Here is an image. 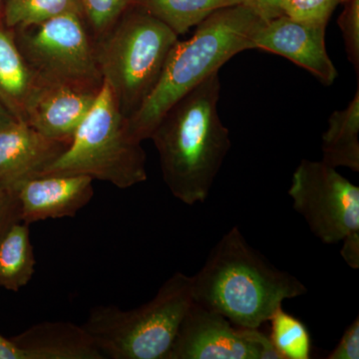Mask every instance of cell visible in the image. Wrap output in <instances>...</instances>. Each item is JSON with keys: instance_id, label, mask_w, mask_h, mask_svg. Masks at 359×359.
<instances>
[{"instance_id": "26", "label": "cell", "mask_w": 359, "mask_h": 359, "mask_svg": "<svg viewBox=\"0 0 359 359\" xmlns=\"http://www.w3.org/2000/svg\"><path fill=\"white\" fill-rule=\"evenodd\" d=\"M340 255L351 269L359 268V231L342 240Z\"/></svg>"}, {"instance_id": "29", "label": "cell", "mask_w": 359, "mask_h": 359, "mask_svg": "<svg viewBox=\"0 0 359 359\" xmlns=\"http://www.w3.org/2000/svg\"><path fill=\"white\" fill-rule=\"evenodd\" d=\"M18 121L15 117L8 110L6 106L0 102V129L13 124V123Z\"/></svg>"}, {"instance_id": "8", "label": "cell", "mask_w": 359, "mask_h": 359, "mask_svg": "<svg viewBox=\"0 0 359 359\" xmlns=\"http://www.w3.org/2000/svg\"><path fill=\"white\" fill-rule=\"evenodd\" d=\"M289 195L316 238L325 245L359 231V187L323 161L302 160Z\"/></svg>"}, {"instance_id": "21", "label": "cell", "mask_w": 359, "mask_h": 359, "mask_svg": "<svg viewBox=\"0 0 359 359\" xmlns=\"http://www.w3.org/2000/svg\"><path fill=\"white\" fill-rule=\"evenodd\" d=\"M344 0H283V13L302 22L327 25L335 8Z\"/></svg>"}, {"instance_id": "14", "label": "cell", "mask_w": 359, "mask_h": 359, "mask_svg": "<svg viewBox=\"0 0 359 359\" xmlns=\"http://www.w3.org/2000/svg\"><path fill=\"white\" fill-rule=\"evenodd\" d=\"M11 339L26 359H105L84 327L69 321L37 323Z\"/></svg>"}, {"instance_id": "3", "label": "cell", "mask_w": 359, "mask_h": 359, "mask_svg": "<svg viewBox=\"0 0 359 359\" xmlns=\"http://www.w3.org/2000/svg\"><path fill=\"white\" fill-rule=\"evenodd\" d=\"M266 21L241 4L219 9L197 26L195 34L174 45L162 74L139 110L127 119L130 135L150 139L161 118L177 101L238 53L254 49V37Z\"/></svg>"}, {"instance_id": "5", "label": "cell", "mask_w": 359, "mask_h": 359, "mask_svg": "<svg viewBox=\"0 0 359 359\" xmlns=\"http://www.w3.org/2000/svg\"><path fill=\"white\" fill-rule=\"evenodd\" d=\"M47 174L85 175L119 189L147 181L145 151L130 135L127 119L104 80L67 147L40 175Z\"/></svg>"}, {"instance_id": "16", "label": "cell", "mask_w": 359, "mask_h": 359, "mask_svg": "<svg viewBox=\"0 0 359 359\" xmlns=\"http://www.w3.org/2000/svg\"><path fill=\"white\" fill-rule=\"evenodd\" d=\"M323 161L359 172V87L344 109L334 111L323 135Z\"/></svg>"}, {"instance_id": "12", "label": "cell", "mask_w": 359, "mask_h": 359, "mask_svg": "<svg viewBox=\"0 0 359 359\" xmlns=\"http://www.w3.org/2000/svg\"><path fill=\"white\" fill-rule=\"evenodd\" d=\"M98 90L39 81L26 103L23 121L48 138L70 141Z\"/></svg>"}, {"instance_id": "30", "label": "cell", "mask_w": 359, "mask_h": 359, "mask_svg": "<svg viewBox=\"0 0 359 359\" xmlns=\"http://www.w3.org/2000/svg\"><path fill=\"white\" fill-rule=\"evenodd\" d=\"M242 4L252 8V6H254V0H242Z\"/></svg>"}, {"instance_id": "20", "label": "cell", "mask_w": 359, "mask_h": 359, "mask_svg": "<svg viewBox=\"0 0 359 359\" xmlns=\"http://www.w3.org/2000/svg\"><path fill=\"white\" fill-rule=\"evenodd\" d=\"M271 323L269 339L283 359L311 358V339L308 327L299 318L276 309L269 320Z\"/></svg>"}, {"instance_id": "27", "label": "cell", "mask_w": 359, "mask_h": 359, "mask_svg": "<svg viewBox=\"0 0 359 359\" xmlns=\"http://www.w3.org/2000/svg\"><path fill=\"white\" fill-rule=\"evenodd\" d=\"M283 0H254L252 8L268 22L283 15Z\"/></svg>"}, {"instance_id": "18", "label": "cell", "mask_w": 359, "mask_h": 359, "mask_svg": "<svg viewBox=\"0 0 359 359\" xmlns=\"http://www.w3.org/2000/svg\"><path fill=\"white\" fill-rule=\"evenodd\" d=\"M242 0H137L136 4L171 28L178 36L198 26L211 14Z\"/></svg>"}, {"instance_id": "17", "label": "cell", "mask_w": 359, "mask_h": 359, "mask_svg": "<svg viewBox=\"0 0 359 359\" xmlns=\"http://www.w3.org/2000/svg\"><path fill=\"white\" fill-rule=\"evenodd\" d=\"M29 224H13L0 240V287L18 292L34 276V252L30 241Z\"/></svg>"}, {"instance_id": "7", "label": "cell", "mask_w": 359, "mask_h": 359, "mask_svg": "<svg viewBox=\"0 0 359 359\" xmlns=\"http://www.w3.org/2000/svg\"><path fill=\"white\" fill-rule=\"evenodd\" d=\"M81 18L65 14L22 29L20 52L39 81L99 89L102 75Z\"/></svg>"}, {"instance_id": "24", "label": "cell", "mask_w": 359, "mask_h": 359, "mask_svg": "<svg viewBox=\"0 0 359 359\" xmlns=\"http://www.w3.org/2000/svg\"><path fill=\"white\" fill-rule=\"evenodd\" d=\"M359 358V318H355L346 328L339 344L328 354L327 359Z\"/></svg>"}, {"instance_id": "2", "label": "cell", "mask_w": 359, "mask_h": 359, "mask_svg": "<svg viewBox=\"0 0 359 359\" xmlns=\"http://www.w3.org/2000/svg\"><path fill=\"white\" fill-rule=\"evenodd\" d=\"M192 278L194 302L250 330H259L283 302L308 292L255 250L238 226L224 233Z\"/></svg>"}, {"instance_id": "6", "label": "cell", "mask_w": 359, "mask_h": 359, "mask_svg": "<svg viewBox=\"0 0 359 359\" xmlns=\"http://www.w3.org/2000/svg\"><path fill=\"white\" fill-rule=\"evenodd\" d=\"M96 51L102 80L129 119L155 88L178 35L135 4L111 28Z\"/></svg>"}, {"instance_id": "1", "label": "cell", "mask_w": 359, "mask_h": 359, "mask_svg": "<svg viewBox=\"0 0 359 359\" xmlns=\"http://www.w3.org/2000/svg\"><path fill=\"white\" fill-rule=\"evenodd\" d=\"M219 93L215 72L177 101L151 134L163 180L186 205L207 200L231 149L230 131L219 115Z\"/></svg>"}, {"instance_id": "28", "label": "cell", "mask_w": 359, "mask_h": 359, "mask_svg": "<svg viewBox=\"0 0 359 359\" xmlns=\"http://www.w3.org/2000/svg\"><path fill=\"white\" fill-rule=\"evenodd\" d=\"M0 359H26V355L13 339L0 335Z\"/></svg>"}, {"instance_id": "19", "label": "cell", "mask_w": 359, "mask_h": 359, "mask_svg": "<svg viewBox=\"0 0 359 359\" xmlns=\"http://www.w3.org/2000/svg\"><path fill=\"white\" fill-rule=\"evenodd\" d=\"M69 13L83 15L82 0H6L4 7L6 25L21 30Z\"/></svg>"}, {"instance_id": "22", "label": "cell", "mask_w": 359, "mask_h": 359, "mask_svg": "<svg viewBox=\"0 0 359 359\" xmlns=\"http://www.w3.org/2000/svg\"><path fill=\"white\" fill-rule=\"evenodd\" d=\"M137 0H82L84 14L97 33L112 28L123 13L136 4Z\"/></svg>"}, {"instance_id": "31", "label": "cell", "mask_w": 359, "mask_h": 359, "mask_svg": "<svg viewBox=\"0 0 359 359\" xmlns=\"http://www.w3.org/2000/svg\"><path fill=\"white\" fill-rule=\"evenodd\" d=\"M2 0H0V4H1Z\"/></svg>"}, {"instance_id": "15", "label": "cell", "mask_w": 359, "mask_h": 359, "mask_svg": "<svg viewBox=\"0 0 359 359\" xmlns=\"http://www.w3.org/2000/svg\"><path fill=\"white\" fill-rule=\"evenodd\" d=\"M37 79L13 37L0 28V102L23 121L26 103Z\"/></svg>"}, {"instance_id": "13", "label": "cell", "mask_w": 359, "mask_h": 359, "mask_svg": "<svg viewBox=\"0 0 359 359\" xmlns=\"http://www.w3.org/2000/svg\"><path fill=\"white\" fill-rule=\"evenodd\" d=\"M70 141L55 140L15 121L0 129V188L39 176L65 150Z\"/></svg>"}, {"instance_id": "4", "label": "cell", "mask_w": 359, "mask_h": 359, "mask_svg": "<svg viewBox=\"0 0 359 359\" xmlns=\"http://www.w3.org/2000/svg\"><path fill=\"white\" fill-rule=\"evenodd\" d=\"M193 302V278L178 271L147 304L97 306L82 327L105 359H166Z\"/></svg>"}, {"instance_id": "9", "label": "cell", "mask_w": 359, "mask_h": 359, "mask_svg": "<svg viewBox=\"0 0 359 359\" xmlns=\"http://www.w3.org/2000/svg\"><path fill=\"white\" fill-rule=\"evenodd\" d=\"M166 359H283L259 330L236 327L194 302Z\"/></svg>"}, {"instance_id": "10", "label": "cell", "mask_w": 359, "mask_h": 359, "mask_svg": "<svg viewBox=\"0 0 359 359\" xmlns=\"http://www.w3.org/2000/svg\"><path fill=\"white\" fill-rule=\"evenodd\" d=\"M325 29L327 25L302 22L283 14L256 33L254 49L289 59L330 86L339 73L327 53Z\"/></svg>"}, {"instance_id": "23", "label": "cell", "mask_w": 359, "mask_h": 359, "mask_svg": "<svg viewBox=\"0 0 359 359\" xmlns=\"http://www.w3.org/2000/svg\"><path fill=\"white\" fill-rule=\"evenodd\" d=\"M344 9L339 16V26L342 33L347 59L359 75V0H344Z\"/></svg>"}, {"instance_id": "11", "label": "cell", "mask_w": 359, "mask_h": 359, "mask_svg": "<svg viewBox=\"0 0 359 359\" xmlns=\"http://www.w3.org/2000/svg\"><path fill=\"white\" fill-rule=\"evenodd\" d=\"M94 179L85 175L47 174L30 177L11 189L28 224L73 218L93 198Z\"/></svg>"}, {"instance_id": "25", "label": "cell", "mask_w": 359, "mask_h": 359, "mask_svg": "<svg viewBox=\"0 0 359 359\" xmlns=\"http://www.w3.org/2000/svg\"><path fill=\"white\" fill-rule=\"evenodd\" d=\"M21 222L20 204L13 191L0 188V240L13 224Z\"/></svg>"}]
</instances>
